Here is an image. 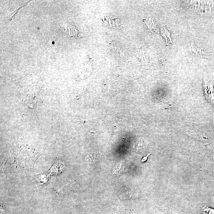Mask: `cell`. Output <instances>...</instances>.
<instances>
[{"instance_id": "3", "label": "cell", "mask_w": 214, "mask_h": 214, "mask_svg": "<svg viewBox=\"0 0 214 214\" xmlns=\"http://www.w3.org/2000/svg\"><path fill=\"white\" fill-rule=\"evenodd\" d=\"M122 171H123V168H122V164H117L114 168L113 173L114 175H118L120 174Z\"/></svg>"}, {"instance_id": "4", "label": "cell", "mask_w": 214, "mask_h": 214, "mask_svg": "<svg viewBox=\"0 0 214 214\" xmlns=\"http://www.w3.org/2000/svg\"><path fill=\"white\" fill-rule=\"evenodd\" d=\"M204 214H214V209L208 207L207 206H205L203 209Z\"/></svg>"}, {"instance_id": "2", "label": "cell", "mask_w": 214, "mask_h": 214, "mask_svg": "<svg viewBox=\"0 0 214 214\" xmlns=\"http://www.w3.org/2000/svg\"><path fill=\"white\" fill-rule=\"evenodd\" d=\"M145 146L142 140H139L137 143L136 146V149L138 152H142L144 149Z\"/></svg>"}, {"instance_id": "5", "label": "cell", "mask_w": 214, "mask_h": 214, "mask_svg": "<svg viewBox=\"0 0 214 214\" xmlns=\"http://www.w3.org/2000/svg\"><path fill=\"white\" fill-rule=\"evenodd\" d=\"M150 154H148V155H147L145 157H144L142 159L141 161L142 162H145L147 160V159H148V156H149V155H150Z\"/></svg>"}, {"instance_id": "1", "label": "cell", "mask_w": 214, "mask_h": 214, "mask_svg": "<svg viewBox=\"0 0 214 214\" xmlns=\"http://www.w3.org/2000/svg\"><path fill=\"white\" fill-rule=\"evenodd\" d=\"M203 89L204 95L207 102L214 107V88L213 82L205 77L203 79Z\"/></svg>"}]
</instances>
